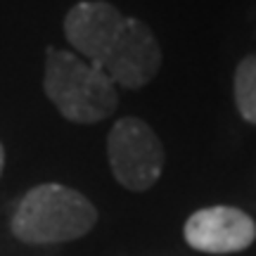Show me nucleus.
Segmentation results:
<instances>
[{
  "label": "nucleus",
  "mask_w": 256,
  "mask_h": 256,
  "mask_svg": "<svg viewBox=\"0 0 256 256\" xmlns=\"http://www.w3.org/2000/svg\"><path fill=\"white\" fill-rule=\"evenodd\" d=\"M98 223V209L83 192L64 183H40L19 200L10 230L31 247L64 244L88 235Z\"/></svg>",
  "instance_id": "obj_1"
},
{
  "label": "nucleus",
  "mask_w": 256,
  "mask_h": 256,
  "mask_svg": "<svg viewBox=\"0 0 256 256\" xmlns=\"http://www.w3.org/2000/svg\"><path fill=\"white\" fill-rule=\"evenodd\" d=\"M43 92L64 119L78 126L100 124L119 107V88L100 66L55 46L46 50Z\"/></svg>",
  "instance_id": "obj_2"
},
{
  "label": "nucleus",
  "mask_w": 256,
  "mask_h": 256,
  "mask_svg": "<svg viewBox=\"0 0 256 256\" xmlns=\"http://www.w3.org/2000/svg\"><path fill=\"white\" fill-rule=\"evenodd\" d=\"M107 159L114 180L130 192L154 188L164 171V145L138 116H124L107 133Z\"/></svg>",
  "instance_id": "obj_3"
},
{
  "label": "nucleus",
  "mask_w": 256,
  "mask_h": 256,
  "mask_svg": "<svg viewBox=\"0 0 256 256\" xmlns=\"http://www.w3.org/2000/svg\"><path fill=\"white\" fill-rule=\"evenodd\" d=\"M100 69L116 88L138 90L152 83L162 69V48L152 28L136 17H126Z\"/></svg>",
  "instance_id": "obj_4"
},
{
  "label": "nucleus",
  "mask_w": 256,
  "mask_h": 256,
  "mask_svg": "<svg viewBox=\"0 0 256 256\" xmlns=\"http://www.w3.org/2000/svg\"><path fill=\"white\" fill-rule=\"evenodd\" d=\"M188 247L204 254H235L252 247L256 240L254 218L238 206H204L183 226Z\"/></svg>",
  "instance_id": "obj_5"
},
{
  "label": "nucleus",
  "mask_w": 256,
  "mask_h": 256,
  "mask_svg": "<svg viewBox=\"0 0 256 256\" xmlns=\"http://www.w3.org/2000/svg\"><path fill=\"white\" fill-rule=\"evenodd\" d=\"M126 14L104 0H81L64 17V38L72 52L100 66L119 36Z\"/></svg>",
  "instance_id": "obj_6"
},
{
  "label": "nucleus",
  "mask_w": 256,
  "mask_h": 256,
  "mask_svg": "<svg viewBox=\"0 0 256 256\" xmlns=\"http://www.w3.org/2000/svg\"><path fill=\"white\" fill-rule=\"evenodd\" d=\"M232 92H235L240 116L256 126V52L247 55L238 64L232 78Z\"/></svg>",
  "instance_id": "obj_7"
},
{
  "label": "nucleus",
  "mask_w": 256,
  "mask_h": 256,
  "mask_svg": "<svg viewBox=\"0 0 256 256\" xmlns=\"http://www.w3.org/2000/svg\"><path fill=\"white\" fill-rule=\"evenodd\" d=\"M5 171V145H2V140H0V176Z\"/></svg>",
  "instance_id": "obj_8"
}]
</instances>
